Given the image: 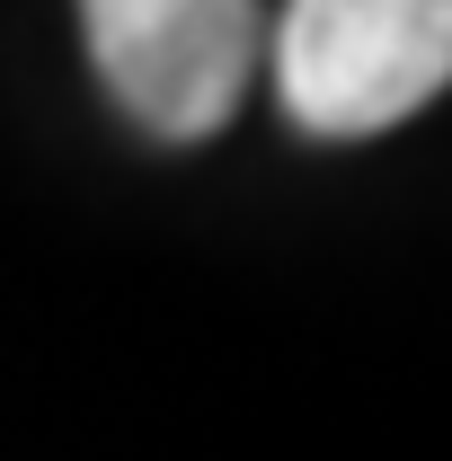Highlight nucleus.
Segmentation results:
<instances>
[{"mask_svg":"<svg viewBox=\"0 0 452 461\" xmlns=\"http://www.w3.org/2000/svg\"><path fill=\"white\" fill-rule=\"evenodd\" d=\"M258 71L311 142H373L444 98L452 0H284Z\"/></svg>","mask_w":452,"mask_h":461,"instance_id":"1","label":"nucleus"},{"mask_svg":"<svg viewBox=\"0 0 452 461\" xmlns=\"http://www.w3.org/2000/svg\"><path fill=\"white\" fill-rule=\"evenodd\" d=\"M80 36L133 133L204 142L267 62V0H80Z\"/></svg>","mask_w":452,"mask_h":461,"instance_id":"2","label":"nucleus"}]
</instances>
